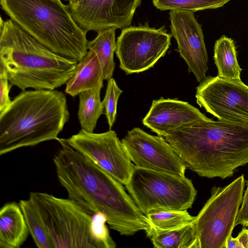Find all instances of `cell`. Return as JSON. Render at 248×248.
Segmentation results:
<instances>
[{
	"label": "cell",
	"instance_id": "d6986e66",
	"mask_svg": "<svg viewBox=\"0 0 248 248\" xmlns=\"http://www.w3.org/2000/svg\"><path fill=\"white\" fill-rule=\"evenodd\" d=\"M214 59L219 77L241 79L242 69L239 65L233 39L223 35L215 44Z\"/></svg>",
	"mask_w": 248,
	"mask_h": 248
},
{
	"label": "cell",
	"instance_id": "5b68a950",
	"mask_svg": "<svg viewBox=\"0 0 248 248\" xmlns=\"http://www.w3.org/2000/svg\"><path fill=\"white\" fill-rule=\"evenodd\" d=\"M0 4L11 20L53 52L77 62L87 53V32L61 0H0Z\"/></svg>",
	"mask_w": 248,
	"mask_h": 248
},
{
	"label": "cell",
	"instance_id": "7402d4cb",
	"mask_svg": "<svg viewBox=\"0 0 248 248\" xmlns=\"http://www.w3.org/2000/svg\"><path fill=\"white\" fill-rule=\"evenodd\" d=\"M19 204L36 246L38 248H55L45 223L32 201L30 198L21 200Z\"/></svg>",
	"mask_w": 248,
	"mask_h": 248
},
{
	"label": "cell",
	"instance_id": "484cf974",
	"mask_svg": "<svg viewBox=\"0 0 248 248\" xmlns=\"http://www.w3.org/2000/svg\"><path fill=\"white\" fill-rule=\"evenodd\" d=\"M106 223L107 219L104 214L98 213L93 215L91 224L92 234L99 248H115L116 244L110 236Z\"/></svg>",
	"mask_w": 248,
	"mask_h": 248
},
{
	"label": "cell",
	"instance_id": "ac0fdd59",
	"mask_svg": "<svg viewBox=\"0 0 248 248\" xmlns=\"http://www.w3.org/2000/svg\"><path fill=\"white\" fill-rule=\"evenodd\" d=\"M115 28H109L97 31L96 36L87 43L88 50L96 55L101 66L104 80H108L113 76L115 69L114 53L115 52Z\"/></svg>",
	"mask_w": 248,
	"mask_h": 248
},
{
	"label": "cell",
	"instance_id": "83f0119b",
	"mask_svg": "<svg viewBox=\"0 0 248 248\" xmlns=\"http://www.w3.org/2000/svg\"><path fill=\"white\" fill-rule=\"evenodd\" d=\"M225 248H248V229H242L235 238L231 236L226 241Z\"/></svg>",
	"mask_w": 248,
	"mask_h": 248
},
{
	"label": "cell",
	"instance_id": "44dd1931",
	"mask_svg": "<svg viewBox=\"0 0 248 248\" xmlns=\"http://www.w3.org/2000/svg\"><path fill=\"white\" fill-rule=\"evenodd\" d=\"M102 87L81 92L78 94V117L81 129L93 132L98 120L104 110L100 98Z\"/></svg>",
	"mask_w": 248,
	"mask_h": 248
},
{
	"label": "cell",
	"instance_id": "6da1fadb",
	"mask_svg": "<svg viewBox=\"0 0 248 248\" xmlns=\"http://www.w3.org/2000/svg\"><path fill=\"white\" fill-rule=\"evenodd\" d=\"M53 158L57 178L68 198L91 215H105L110 229L131 236L147 232L148 220L119 181L73 148L66 139Z\"/></svg>",
	"mask_w": 248,
	"mask_h": 248
},
{
	"label": "cell",
	"instance_id": "4fadbf2b",
	"mask_svg": "<svg viewBox=\"0 0 248 248\" xmlns=\"http://www.w3.org/2000/svg\"><path fill=\"white\" fill-rule=\"evenodd\" d=\"M141 2V0H75L67 5L74 20L87 32L130 26Z\"/></svg>",
	"mask_w": 248,
	"mask_h": 248
},
{
	"label": "cell",
	"instance_id": "277c9868",
	"mask_svg": "<svg viewBox=\"0 0 248 248\" xmlns=\"http://www.w3.org/2000/svg\"><path fill=\"white\" fill-rule=\"evenodd\" d=\"M70 118L64 94L55 90L22 91L0 113V155L58 140Z\"/></svg>",
	"mask_w": 248,
	"mask_h": 248
},
{
	"label": "cell",
	"instance_id": "cb8c5ba5",
	"mask_svg": "<svg viewBox=\"0 0 248 248\" xmlns=\"http://www.w3.org/2000/svg\"><path fill=\"white\" fill-rule=\"evenodd\" d=\"M230 0H152L154 6L161 11L186 10L195 12L220 8Z\"/></svg>",
	"mask_w": 248,
	"mask_h": 248
},
{
	"label": "cell",
	"instance_id": "4316f807",
	"mask_svg": "<svg viewBox=\"0 0 248 248\" xmlns=\"http://www.w3.org/2000/svg\"><path fill=\"white\" fill-rule=\"evenodd\" d=\"M12 87L8 80L5 68L0 62V113L3 111L11 103L9 92Z\"/></svg>",
	"mask_w": 248,
	"mask_h": 248
},
{
	"label": "cell",
	"instance_id": "8992f818",
	"mask_svg": "<svg viewBox=\"0 0 248 248\" xmlns=\"http://www.w3.org/2000/svg\"><path fill=\"white\" fill-rule=\"evenodd\" d=\"M125 186L135 204L145 216L158 210L190 208L197 193L192 181L186 176L135 165Z\"/></svg>",
	"mask_w": 248,
	"mask_h": 248
},
{
	"label": "cell",
	"instance_id": "8fae6325",
	"mask_svg": "<svg viewBox=\"0 0 248 248\" xmlns=\"http://www.w3.org/2000/svg\"><path fill=\"white\" fill-rule=\"evenodd\" d=\"M74 149L102 168L121 184L129 180L134 165L115 131L100 133L81 129L66 139Z\"/></svg>",
	"mask_w": 248,
	"mask_h": 248
},
{
	"label": "cell",
	"instance_id": "9c48e42d",
	"mask_svg": "<svg viewBox=\"0 0 248 248\" xmlns=\"http://www.w3.org/2000/svg\"><path fill=\"white\" fill-rule=\"evenodd\" d=\"M171 36L164 26L156 29L144 24L122 29L115 49L120 68L131 74L153 67L169 48Z\"/></svg>",
	"mask_w": 248,
	"mask_h": 248
},
{
	"label": "cell",
	"instance_id": "7c38bea8",
	"mask_svg": "<svg viewBox=\"0 0 248 248\" xmlns=\"http://www.w3.org/2000/svg\"><path fill=\"white\" fill-rule=\"evenodd\" d=\"M122 142L134 165L185 176V164L163 137L135 127L127 132Z\"/></svg>",
	"mask_w": 248,
	"mask_h": 248
},
{
	"label": "cell",
	"instance_id": "5bb4252c",
	"mask_svg": "<svg viewBox=\"0 0 248 248\" xmlns=\"http://www.w3.org/2000/svg\"><path fill=\"white\" fill-rule=\"evenodd\" d=\"M171 35L176 40L180 56L185 61L189 72L198 82L206 77L208 58L201 25L194 12L171 10L169 13Z\"/></svg>",
	"mask_w": 248,
	"mask_h": 248
},
{
	"label": "cell",
	"instance_id": "ba28073f",
	"mask_svg": "<svg viewBox=\"0 0 248 248\" xmlns=\"http://www.w3.org/2000/svg\"><path fill=\"white\" fill-rule=\"evenodd\" d=\"M245 182L242 175L224 187H212L210 197L193 221L200 248H225L236 226Z\"/></svg>",
	"mask_w": 248,
	"mask_h": 248
},
{
	"label": "cell",
	"instance_id": "f546056e",
	"mask_svg": "<svg viewBox=\"0 0 248 248\" xmlns=\"http://www.w3.org/2000/svg\"><path fill=\"white\" fill-rule=\"evenodd\" d=\"M67 0V1H68L69 2H70V1H74L75 0Z\"/></svg>",
	"mask_w": 248,
	"mask_h": 248
},
{
	"label": "cell",
	"instance_id": "603a6c76",
	"mask_svg": "<svg viewBox=\"0 0 248 248\" xmlns=\"http://www.w3.org/2000/svg\"><path fill=\"white\" fill-rule=\"evenodd\" d=\"M156 248H200L192 223L183 228L152 235Z\"/></svg>",
	"mask_w": 248,
	"mask_h": 248
},
{
	"label": "cell",
	"instance_id": "30bf717a",
	"mask_svg": "<svg viewBox=\"0 0 248 248\" xmlns=\"http://www.w3.org/2000/svg\"><path fill=\"white\" fill-rule=\"evenodd\" d=\"M195 97L199 106L218 120L248 124V85L241 79L206 77Z\"/></svg>",
	"mask_w": 248,
	"mask_h": 248
},
{
	"label": "cell",
	"instance_id": "2e32d148",
	"mask_svg": "<svg viewBox=\"0 0 248 248\" xmlns=\"http://www.w3.org/2000/svg\"><path fill=\"white\" fill-rule=\"evenodd\" d=\"M30 233L19 203H5L0 210V248H19Z\"/></svg>",
	"mask_w": 248,
	"mask_h": 248
},
{
	"label": "cell",
	"instance_id": "52a82bcc",
	"mask_svg": "<svg viewBox=\"0 0 248 248\" xmlns=\"http://www.w3.org/2000/svg\"><path fill=\"white\" fill-rule=\"evenodd\" d=\"M55 248H99L91 231L92 215L69 198L31 192Z\"/></svg>",
	"mask_w": 248,
	"mask_h": 248
},
{
	"label": "cell",
	"instance_id": "9a60e30c",
	"mask_svg": "<svg viewBox=\"0 0 248 248\" xmlns=\"http://www.w3.org/2000/svg\"><path fill=\"white\" fill-rule=\"evenodd\" d=\"M209 119L188 102L161 97L153 101L142 123L158 136L164 137L169 132L186 124Z\"/></svg>",
	"mask_w": 248,
	"mask_h": 248
},
{
	"label": "cell",
	"instance_id": "ffe728a7",
	"mask_svg": "<svg viewBox=\"0 0 248 248\" xmlns=\"http://www.w3.org/2000/svg\"><path fill=\"white\" fill-rule=\"evenodd\" d=\"M150 228L146 232V236L183 228L192 223L195 217L187 210L163 209L153 211L146 215Z\"/></svg>",
	"mask_w": 248,
	"mask_h": 248
},
{
	"label": "cell",
	"instance_id": "d4e9b609",
	"mask_svg": "<svg viewBox=\"0 0 248 248\" xmlns=\"http://www.w3.org/2000/svg\"><path fill=\"white\" fill-rule=\"evenodd\" d=\"M123 91L114 78H111L108 80L102 104L109 129L112 128L116 121L118 101Z\"/></svg>",
	"mask_w": 248,
	"mask_h": 248
},
{
	"label": "cell",
	"instance_id": "3957f363",
	"mask_svg": "<svg viewBox=\"0 0 248 248\" xmlns=\"http://www.w3.org/2000/svg\"><path fill=\"white\" fill-rule=\"evenodd\" d=\"M78 62L51 51L10 18H0V62L12 87L55 90L74 75Z\"/></svg>",
	"mask_w": 248,
	"mask_h": 248
},
{
	"label": "cell",
	"instance_id": "e0dca14e",
	"mask_svg": "<svg viewBox=\"0 0 248 248\" xmlns=\"http://www.w3.org/2000/svg\"><path fill=\"white\" fill-rule=\"evenodd\" d=\"M103 70L96 54L88 50L78 63L74 75L65 83V92L75 97L81 92L103 86Z\"/></svg>",
	"mask_w": 248,
	"mask_h": 248
},
{
	"label": "cell",
	"instance_id": "f1b7e54d",
	"mask_svg": "<svg viewBox=\"0 0 248 248\" xmlns=\"http://www.w3.org/2000/svg\"><path fill=\"white\" fill-rule=\"evenodd\" d=\"M239 224L248 227V180L247 181V188L244 193L242 202L236 219L235 225Z\"/></svg>",
	"mask_w": 248,
	"mask_h": 248
},
{
	"label": "cell",
	"instance_id": "7a4b0ae2",
	"mask_svg": "<svg viewBox=\"0 0 248 248\" xmlns=\"http://www.w3.org/2000/svg\"><path fill=\"white\" fill-rule=\"evenodd\" d=\"M164 138L199 176L226 179L248 163V124L202 120L181 126Z\"/></svg>",
	"mask_w": 248,
	"mask_h": 248
}]
</instances>
